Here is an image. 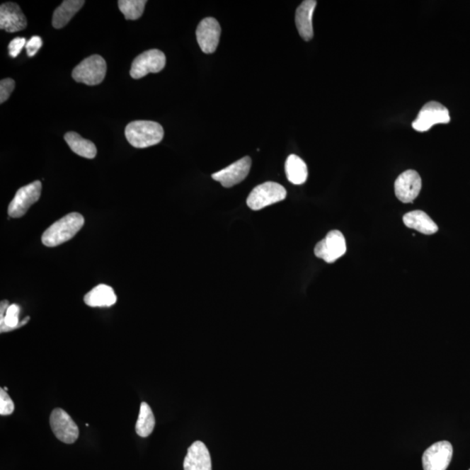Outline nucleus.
<instances>
[{
	"label": "nucleus",
	"mask_w": 470,
	"mask_h": 470,
	"mask_svg": "<svg viewBox=\"0 0 470 470\" xmlns=\"http://www.w3.org/2000/svg\"><path fill=\"white\" fill-rule=\"evenodd\" d=\"M14 411V403L4 389H0V415H10Z\"/></svg>",
	"instance_id": "nucleus-25"
},
{
	"label": "nucleus",
	"mask_w": 470,
	"mask_h": 470,
	"mask_svg": "<svg viewBox=\"0 0 470 470\" xmlns=\"http://www.w3.org/2000/svg\"><path fill=\"white\" fill-rule=\"evenodd\" d=\"M84 223L85 219L81 214H68L48 227L41 237V241L48 248L62 245L73 239L84 226Z\"/></svg>",
	"instance_id": "nucleus-1"
},
{
	"label": "nucleus",
	"mask_w": 470,
	"mask_h": 470,
	"mask_svg": "<svg viewBox=\"0 0 470 470\" xmlns=\"http://www.w3.org/2000/svg\"><path fill=\"white\" fill-rule=\"evenodd\" d=\"M347 251L346 241L342 232L331 231L323 240L318 242L314 248V255L327 263H333L343 257Z\"/></svg>",
	"instance_id": "nucleus-8"
},
{
	"label": "nucleus",
	"mask_w": 470,
	"mask_h": 470,
	"mask_svg": "<svg viewBox=\"0 0 470 470\" xmlns=\"http://www.w3.org/2000/svg\"><path fill=\"white\" fill-rule=\"evenodd\" d=\"M154 427L155 417L151 408L147 403H142L135 425L136 433L139 437L146 438L153 433Z\"/></svg>",
	"instance_id": "nucleus-22"
},
{
	"label": "nucleus",
	"mask_w": 470,
	"mask_h": 470,
	"mask_svg": "<svg viewBox=\"0 0 470 470\" xmlns=\"http://www.w3.org/2000/svg\"><path fill=\"white\" fill-rule=\"evenodd\" d=\"M221 34V25L214 18H206L200 22L196 30V37L204 54H214L218 47Z\"/></svg>",
	"instance_id": "nucleus-11"
},
{
	"label": "nucleus",
	"mask_w": 470,
	"mask_h": 470,
	"mask_svg": "<svg viewBox=\"0 0 470 470\" xmlns=\"http://www.w3.org/2000/svg\"><path fill=\"white\" fill-rule=\"evenodd\" d=\"M15 87V81L13 79H2L0 82V103L3 104L8 100L11 93H13Z\"/></svg>",
	"instance_id": "nucleus-26"
},
{
	"label": "nucleus",
	"mask_w": 470,
	"mask_h": 470,
	"mask_svg": "<svg viewBox=\"0 0 470 470\" xmlns=\"http://www.w3.org/2000/svg\"><path fill=\"white\" fill-rule=\"evenodd\" d=\"M26 26V18L17 4H2L0 6V28L7 33H17L25 29Z\"/></svg>",
	"instance_id": "nucleus-14"
},
{
	"label": "nucleus",
	"mask_w": 470,
	"mask_h": 470,
	"mask_svg": "<svg viewBox=\"0 0 470 470\" xmlns=\"http://www.w3.org/2000/svg\"><path fill=\"white\" fill-rule=\"evenodd\" d=\"M84 0H64L52 16V25L56 29L63 28L84 6Z\"/></svg>",
	"instance_id": "nucleus-19"
},
{
	"label": "nucleus",
	"mask_w": 470,
	"mask_h": 470,
	"mask_svg": "<svg viewBox=\"0 0 470 470\" xmlns=\"http://www.w3.org/2000/svg\"><path fill=\"white\" fill-rule=\"evenodd\" d=\"M422 189V179L414 170L401 174L395 182V192L398 200L403 203H412Z\"/></svg>",
	"instance_id": "nucleus-13"
},
{
	"label": "nucleus",
	"mask_w": 470,
	"mask_h": 470,
	"mask_svg": "<svg viewBox=\"0 0 470 470\" xmlns=\"http://www.w3.org/2000/svg\"><path fill=\"white\" fill-rule=\"evenodd\" d=\"M42 191V184L40 180L33 182L18 189L8 207V214L11 218H21L24 216L32 205L40 200Z\"/></svg>",
	"instance_id": "nucleus-6"
},
{
	"label": "nucleus",
	"mask_w": 470,
	"mask_h": 470,
	"mask_svg": "<svg viewBox=\"0 0 470 470\" xmlns=\"http://www.w3.org/2000/svg\"><path fill=\"white\" fill-rule=\"evenodd\" d=\"M453 457V447L449 442L442 441L431 445L423 456L424 470H446Z\"/></svg>",
	"instance_id": "nucleus-10"
},
{
	"label": "nucleus",
	"mask_w": 470,
	"mask_h": 470,
	"mask_svg": "<svg viewBox=\"0 0 470 470\" xmlns=\"http://www.w3.org/2000/svg\"><path fill=\"white\" fill-rule=\"evenodd\" d=\"M107 74V63L101 55H92L83 60L73 71L75 81L87 86H97L104 81Z\"/></svg>",
	"instance_id": "nucleus-4"
},
{
	"label": "nucleus",
	"mask_w": 470,
	"mask_h": 470,
	"mask_svg": "<svg viewBox=\"0 0 470 470\" xmlns=\"http://www.w3.org/2000/svg\"><path fill=\"white\" fill-rule=\"evenodd\" d=\"M403 222L408 229L417 230L427 235L433 234L438 231V226L433 219L423 211L409 212L403 216Z\"/></svg>",
	"instance_id": "nucleus-18"
},
{
	"label": "nucleus",
	"mask_w": 470,
	"mask_h": 470,
	"mask_svg": "<svg viewBox=\"0 0 470 470\" xmlns=\"http://www.w3.org/2000/svg\"><path fill=\"white\" fill-rule=\"evenodd\" d=\"M50 425L57 439L67 445H73L79 438L77 424L62 408H55L50 416Z\"/></svg>",
	"instance_id": "nucleus-9"
},
{
	"label": "nucleus",
	"mask_w": 470,
	"mask_h": 470,
	"mask_svg": "<svg viewBox=\"0 0 470 470\" xmlns=\"http://www.w3.org/2000/svg\"><path fill=\"white\" fill-rule=\"evenodd\" d=\"M43 41L39 36H33L32 39L28 41L25 45L26 52L29 57H33L42 47Z\"/></svg>",
	"instance_id": "nucleus-28"
},
{
	"label": "nucleus",
	"mask_w": 470,
	"mask_h": 470,
	"mask_svg": "<svg viewBox=\"0 0 470 470\" xmlns=\"http://www.w3.org/2000/svg\"><path fill=\"white\" fill-rule=\"evenodd\" d=\"M68 146L76 154L83 158L94 159L96 157L97 149L91 140L82 138L75 132H69L64 135Z\"/></svg>",
	"instance_id": "nucleus-20"
},
{
	"label": "nucleus",
	"mask_w": 470,
	"mask_h": 470,
	"mask_svg": "<svg viewBox=\"0 0 470 470\" xmlns=\"http://www.w3.org/2000/svg\"><path fill=\"white\" fill-rule=\"evenodd\" d=\"M125 135L132 147L146 149L161 142L164 137V129L154 121H132L125 129Z\"/></svg>",
	"instance_id": "nucleus-2"
},
{
	"label": "nucleus",
	"mask_w": 470,
	"mask_h": 470,
	"mask_svg": "<svg viewBox=\"0 0 470 470\" xmlns=\"http://www.w3.org/2000/svg\"><path fill=\"white\" fill-rule=\"evenodd\" d=\"M20 306L17 304H11L7 309L5 316L0 319V332L1 333L15 331V329L20 328L23 326L28 323L30 321V317L28 316L25 319L20 322Z\"/></svg>",
	"instance_id": "nucleus-23"
},
{
	"label": "nucleus",
	"mask_w": 470,
	"mask_h": 470,
	"mask_svg": "<svg viewBox=\"0 0 470 470\" xmlns=\"http://www.w3.org/2000/svg\"><path fill=\"white\" fill-rule=\"evenodd\" d=\"M251 165V159L246 156L221 171L212 174V178L219 182L226 188H232L246 179L248 176Z\"/></svg>",
	"instance_id": "nucleus-12"
},
{
	"label": "nucleus",
	"mask_w": 470,
	"mask_h": 470,
	"mask_svg": "<svg viewBox=\"0 0 470 470\" xmlns=\"http://www.w3.org/2000/svg\"><path fill=\"white\" fill-rule=\"evenodd\" d=\"M287 196L286 189L276 182H265L250 193L246 204L252 210H263L273 204L282 202Z\"/></svg>",
	"instance_id": "nucleus-3"
},
{
	"label": "nucleus",
	"mask_w": 470,
	"mask_h": 470,
	"mask_svg": "<svg viewBox=\"0 0 470 470\" xmlns=\"http://www.w3.org/2000/svg\"><path fill=\"white\" fill-rule=\"evenodd\" d=\"M184 470H212L210 453L202 442L197 441L189 447Z\"/></svg>",
	"instance_id": "nucleus-15"
},
{
	"label": "nucleus",
	"mask_w": 470,
	"mask_h": 470,
	"mask_svg": "<svg viewBox=\"0 0 470 470\" xmlns=\"http://www.w3.org/2000/svg\"><path fill=\"white\" fill-rule=\"evenodd\" d=\"M285 172L287 180L294 185L304 184L308 179V166L297 155L291 154L287 157Z\"/></svg>",
	"instance_id": "nucleus-21"
},
{
	"label": "nucleus",
	"mask_w": 470,
	"mask_h": 470,
	"mask_svg": "<svg viewBox=\"0 0 470 470\" xmlns=\"http://www.w3.org/2000/svg\"><path fill=\"white\" fill-rule=\"evenodd\" d=\"M166 55L158 49L144 52L136 57L132 64L130 75L132 79H139L149 74H157L164 69Z\"/></svg>",
	"instance_id": "nucleus-7"
},
{
	"label": "nucleus",
	"mask_w": 470,
	"mask_h": 470,
	"mask_svg": "<svg viewBox=\"0 0 470 470\" xmlns=\"http://www.w3.org/2000/svg\"><path fill=\"white\" fill-rule=\"evenodd\" d=\"M84 302L92 308H109L115 304L117 297L113 287L101 284L85 295Z\"/></svg>",
	"instance_id": "nucleus-17"
},
{
	"label": "nucleus",
	"mask_w": 470,
	"mask_h": 470,
	"mask_svg": "<svg viewBox=\"0 0 470 470\" xmlns=\"http://www.w3.org/2000/svg\"><path fill=\"white\" fill-rule=\"evenodd\" d=\"M146 0H120L119 8L127 21H136L142 16L145 9Z\"/></svg>",
	"instance_id": "nucleus-24"
},
{
	"label": "nucleus",
	"mask_w": 470,
	"mask_h": 470,
	"mask_svg": "<svg viewBox=\"0 0 470 470\" xmlns=\"http://www.w3.org/2000/svg\"><path fill=\"white\" fill-rule=\"evenodd\" d=\"M450 121L449 110L438 102H428L420 110L412 127L417 132H427L435 125L448 124Z\"/></svg>",
	"instance_id": "nucleus-5"
},
{
	"label": "nucleus",
	"mask_w": 470,
	"mask_h": 470,
	"mask_svg": "<svg viewBox=\"0 0 470 470\" xmlns=\"http://www.w3.org/2000/svg\"><path fill=\"white\" fill-rule=\"evenodd\" d=\"M4 389H5L6 391H7V390H8V389H7V386H5V388H4Z\"/></svg>",
	"instance_id": "nucleus-29"
},
{
	"label": "nucleus",
	"mask_w": 470,
	"mask_h": 470,
	"mask_svg": "<svg viewBox=\"0 0 470 470\" xmlns=\"http://www.w3.org/2000/svg\"><path fill=\"white\" fill-rule=\"evenodd\" d=\"M317 2L314 0H306L301 4L295 13V23L299 35L305 41H309L313 39V14Z\"/></svg>",
	"instance_id": "nucleus-16"
},
{
	"label": "nucleus",
	"mask_w": 470,
	"mask_h": 470,
	"mask_svg": "<svg viewBox=\"0 0 470 470\" xmlns=\"http://www.w3.org/2000/svg\"><path fill=\"white\" fill-rule=\"evenodd\" d=\"M26 40L25 38H15L14 40H11L9 44V55L13 58H16L18 55H20L22 49L25 47Z\"/></svg>",
	"instance_id": "nucleus-27"
}]
</instances>
